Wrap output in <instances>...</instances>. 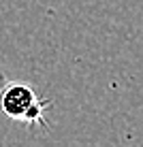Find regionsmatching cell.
<instances>
[{"label": "cell", "mask_w": 143, "mask_h": 147, "mask_svg": "<svg viewBox=\"0 0 143 147\" xmlns=\"http://www.w3.org/2000/svg\"><path fill=\"white\" fill-rule=\"evenodd\" d=\"M0 111L13 121H24L28 126H45L47 102L39 98L30 83L7 81L0 92Z\"/></svg>", "instance_id": "6da1fadb"}, {"label": "cell", "mask_w": 143, "mask_h": 147, "mask_svg": "<svg viewBox=\"0 0 143 147\" xmlns=\"http://www.w3.org/2000/svg\"><path fill=\"white\" fill-rule=\"evenodd\" d=\"M7 75H4V68H2V62H0V92H2V88H4V83H7Z\"/></svg>", "instance_id": "7a4b0ae2"}]
</instances>
